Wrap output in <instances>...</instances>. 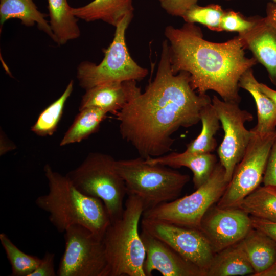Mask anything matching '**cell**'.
I'll return each instance as SVG.
<instances>
[{"instance_id":"obj_1","label":"cell","mask_w":276,"mask_h":276,"mask_svg":"<svg viewBox=\"0 0 276 276\" xmlns=\"http://www.w3.org/2000/svg\"><path fill=\"white\" fill-rule=\"evenodd\" d=\"M211 102L206 94L192 88L189 73H173L166 39L154 79L115 116L122 138L148 159L170 151L173 133L197 124L201 109Z\"/></svg>"},{"instance_id":"obj_2","label":"cell","mask_w":276,"mask_h":276,"mask_svg":"<svg viewBox=\"0 0 276 276\" xmlns=\"http://www.w3.org/2000/svg\"><path fill=\"white\" fill-rule=\"evenodd\" d=\"M164 35L174 74L189 73L191 85L198 94L213 90L223 101L239 104V80L258 62L245 56L238 36L224 42L209 41L199 27L188 22L179 28L166 26Z\"/></svg>"},{"instance_id":"obj_3","label":"cell","mask_w":276,"mask_h":276,"mask_svg":"<svg viewBox=\"0 0 276 276\" xmlns=\"http://www.w3.org/2000/svg\"><path fill=\"white\" fill-rule=\"evenodd\" d=\"M49 192L38 196L36 205L48 213L49 220L57 231L64 233L75 224L83 225L101 237L111 223L103 201L78 190L66 175L44 167Z\"/></svg>"},{"instance_id":"obj_4","label":"cell","mask_w":276,"mask_h":276,"mask_svg":"<svg viewBox=\"0 0 276 276\" xmlns=\"http://www.w3.org/2000/svg\"><path fill=\"white\" fill-rule=\"evenodd\" d=\"M127 195L122 216L110 223L103 236L106 276H145L146 252L139 232L145 209L139 197Z\"/></svg>"},{"instance_id":"obj_5","label":"cell","mask_w":276,"mask_h":276,"mask_svg":"<svg viewBox=\"0 0 276 276\" xmlns=\"http://www.w3.org/2000/svg\"><path fill=\"white\" fill-rule=\"evenodd\" d=\"M114 167L125 182L127 195L139 197L145 210L178 198L190 179L167 166L150 164L140 156L116 160Z\"/></svg>"},{"instance_id":"obj_6","label":"cell","mask_w":276,"mask_h":276,"mask_svg":"<svg viewBox=\"0 0 276 276\" xmlns=\"http://www.w3.org/2000/svg\"><path fill=\"white\" fill-rule=\"evenodd\" d=\"M115 161L109 154L91 152L65 175L81 192L103 201L111 222L122 216L127 194L125 182L116 170Z\"/></svg>"},{"instance_id":"obj_7","label":"cell","mask_w":276,"mask_h":276,"mask_svg":"<svg viewBox=\"0 0 276 276\" xmlns=\"http://www.w3.org/2000/svg\"><path fill=\"white\" fill-rule=\"evenodd\" d=\"M133 15H127L116 26L113 40L104 51V58L99 64L88 61L79 64L76 77L82 88L114 82L139 81L147 76L148 69L131 57L126 42V32Z\"/></svg>"},{"instance_id":"obj_8","label":"cell","mask_w":276,"mask_h":276,"mask_svg":"<svg viewBox=\"0 0 276 276\" xmlns=\"http://www.w3.org/2000/svg\"><path fill=\"white\" fill-rule=\"evenodd\" d=\"M228 184L224 169L218 162L209 179L195 192L147 209L142 217L199 229L203 216L218 202Z\"/></svg>"},{"instance_id":"obj_9","label":"cell","mask_w":276,"mask_h":276,"mask_svg":"<svg viewBox=\"0 0 276 276\" xmlns=\"http://www.w3.org/2000/svg\"><path fill=\"white\" fill-rule=\"evenodd\" d=\"M64 233L65 249L57 275L106 276L103 237L79 224L70 226Z\"/></svg>"},{"instance_id":"obj_10","label":"cell","mask_w":276,"mask_h":276,"mask_svg":"<svg viewBox=\"0 0 276 276\" xmlns=\"http://www.w3.org/2000/svg\"><path fill=\"white\" fill-rule=\"evenodd\" d=\"M275 137L276 132L266 135H260L254 132L223 195L217 203L218 206L235 207L260 186Z\"/></svg>"},{"instance_id":"obj_11","label":"cell","mask_w":276,"mask_h":276,"mask_svg":"<svg viewBox=\"0 0 276 276\" xmlns=\"http://www.w3.org/2000/svg\"><path fill=\"white\" fill-rule=\"evenodd\" d=\"M212 104L224 131L217 153L224 169L225 179L229 182L254 134L251 130L245 127V123L251 121L254 118L250 112L240 108L239 103L221 100L215 95Z\"/></svg>"},{"instance_id":"obj_12","label":"cell","mask_w":276,"mask_h":276,"mask_svg":"<svg viewBox=\"0 0 276 276\" xmlns=\"http://www.w3.org/2000/svg\"><path fill=\"white\" fill-rule=\"evenodd\" d=\"M142 229L166 243L200 268L206 276L214 252L202 233L196 228L142 217Z\"/></svg>"},{"instance_id":"obj_13","label":"cell","mask_w":276,"mask_h":276,"mask_svg":"<svg viewBox=\"0 0 276 276\" xmlns=\"http://www.w3.org/2000/svg\"><path fill=\"white\" fill-rule=\"evenodd\" d=\"M250 216L237 207L213 205L199 227L214 253L241 241L252 228Z\"/></svg>"},{"instance_id":"obj_14","label":"cell","mask_w":276,"mask_h":276,"mask_svg":"<svg viewBox=\"0 0 276 276\" xmlns=\"http://www.w3.org/2000/svg\"><path fill=\"white\" fill-rule=\"evenodd\" d=\"M266 16H256L253 26L239 34L244 48L250 50L258 63L266 70L271 82L276 86V3H267Z\"/></svg>"},{"instance_id":"obj_15","label":"cell","mask_w":276,"mask_h":276,"mask_svg":"<svg viewBox=\"0 0 276 276\" xmlns=\"http://www.w3.org/2000/svg\"><path fill=\"white\" fill-rule=\"evenodd\" d=\"M140 236L146 252L145 276L152 275L155 270L163 276H205L200 268L165 242L142 229Z\"/></svg>"},{"instance_id":"obj_16","label":"cell","mask_w":276,"mask_h":276,"mask_svg":"<svg viewBox=\"0 0 276 276\" xmlns=\"http://www.w3.org/2000/svg\"><path fill=\"white\" fill-rule=\"evenodd\" d=\"M136 81L114 82L85 90L79 110L94 107L116 115L139 92Z\"/></svg>"},{"instance_id":"obj_17","label":"cell","mask_w":276,"mask_h":276,"mask_svg":"<svg viewBox=\"0 0 276 276\" xmlns=\"http://www.w3.org/2000/svg\"><path fill=\"white\" fill-rule=\"evenodd\" d=\"M146 162L173 168H188L193 173V181L196 189L209 179L217 164V159L212 153H196L185 151L150 158Z\"/></svg>"},{"instance_id":"obj_18","label":"cell","mask_w":276,"mask_h":276,"mask_svg":"<svg viewBox=\"0 0 276 276\" xmlns=\"http://www.w3.org/2000/svg\"><path fill=\"white\" fill-rule=\"evenodd\" d=\"M239 86L247 91L253 97L257 110V123L251 130L260 135L276 132V107L273 101L259 87L252 68L241 77Z\"/></svg>"},{"instance_id":"obj_19","label":"cell","mask_w":276,"mask_h":276,"mask_svg":"<svg viewBox=\"0 0 276 276\" xmlns=\"http://www.w3.org/2000/svg\"><path fill=\"white\" fill-rule=\"evenodd\" d=\"M78 19L86 22L102 20L113 27L127 15L134 14L133 0H93L87 5L72 7Z\"/></svg>"},{"instance_id":"obj_20","label":"cell","mask_w":276,"mask_h":276,"mask_svg":"<svg viewBox=\"0 0 276 276\" xmlns=\"http://www.w3.org/2000/svg\"><path fill=\"white\" fill-rule=\"evenodd\" d=\"M241 241L253 276H260L276 261V241L263 232L253 227Z\"/></svg>"},{"instance_id":"obj_21","label":"cell","mask_w":276,"mask_h":276,"mask_svg":"<svg viewBox=\"0 0 276 276\" xmlns=\"http://www.w3.org/2000/svg\"><path fill=\"white\" fill-rule=\"evenodd\" d=\"M254 274L241 241L215 253L206 272V276H253Z\"/></svg>"},{"instance_id":"obj_22","label":"cell","mask_w":276,"mask_h":276,"mask_svg":"<svg viewBox=\"0 0 276 276\" xmlns=\"http://www.w3.org/2000/svg\"><path fill=\"white\" fill-rule=\"evenodd\" d=\"M49 15L39 11L33 0H0V25L11 19L20 20L26 27H33L35 23L38 28L54 41V36L49 21L45 19Z\"/></svg>"},{"instance_id":"obj_23","label":"cell","mask_w":276,"mask_h":276,"mask_svg":"<svg viewBox=\"0 0 276 276\" xmlns=\"http://www.w3.org/2000/svg\"><path fill=\"white\" fill-rule=\"evenodd\" d=\"M48 9L54 42L64 45L80 37L78 18L73 13L67 0H48Z\"/></svg>"},{"instance_id":"obj_24","label":"cell","mask_w":276,"mask_h":276,"mask_svg":"<svg viewBox=\"0 0 276 276\" xmlns=\"http://www.w3.org/2000/svg\"><path fill=\"white\" fill-rule=\"evenodd\" d=\"M235 207L251 217L276 222V187L259 186Z\"/></svg>"},{"instance_id":"obj_25","label":"cell","mask_w":276,"mask_h":276,"mask_svg":"<svg viewBox=\"0 0 276 276\" xmlns=\"http://www.w3.org/2000/svg\"><path fill=\"white\" fill-rule=\"evenodd\" d=\"M107 113L102 109L94 107L79 110L62 139L60 146L80 142L96 132Z\"/></svg>"},{"instance_id":"obj_26","label":"cell","mask_w":276,"mask_h":276,"mask_svg":"<svg viewBox=\"0 0 276 276\" xmlns=\"http://www.w3.org/2000/svg\"><path fill=\"white\" fill-rule=\"evenodd\" d=\"M200 121L202 124L201 132L187 145L185 151L196 153H212L217 147L215 135L220 128V123L212 102L201 109Z\"/></svg>"},{"instance_id":"obj_27","label":"cell","mask_w":276,"mask_h":276,"mask_svg":"<svg viewBox=\"0 0 276 276\" xmlns=\"http://www.w3.org/2000/svg\"><path fill=\"white\" fill-rule=\"evenodd\" d=\"M74 81L71 80L62 94L39 114L31 130L40 136H51L57 130L62 116L66 101L73 92Z\"/></svg>"},{"instance_id":"obj_28","label":"cell","mask_w":276,"mask_h":276,"mask_svg":"<svg viewBox=\"0 0 276 276\" xmlns=\"http://www.w3.org/2000/svg\"><path fill=\"white\" fill-rule=\"evenodd\" d=\"M0 242L11 266V276H29L40 263L41 259L21 251L4 233Z\"/></svg>"},{"instance_id":"obj_29","label":"cell","mask_w":276,"mask_h":276,"mask_svg":"<svg viewBox=\"0 0 276 276\" xmlns=\"http://www.w3.org/2000/svg\"><path fill=\"white\" fill-rule=\"evenodd\" d=\"M225 12L218 4L201 6L197 4L190 8L181 16L185 22L198 23L211 31L221 32V21Z\"/></svg>"},{"instance_id":"obj_30","label":"cell","mask_w":276,"mask_h":276,"mask_svg":"<svg viewBox=\"0 0 276 276\" xmlns=\"http://www.w3.org/2000/svg\"><path fill=\"white\" fill-rule=\"evenodd\" d=\"M256 16L247 18L239 12L225 10L221 21L222 31L235 32L239 34L249 30L254 25Z\"/></svg>"},{"instance_id":"obj_31","label":"cell","mask_w":276,"mask_h":276,"mask_svg":"<svg viewBox=\"0 0 276 276\" xmlns=\"http://www.w3.org/2000/svg\"><path fill=\"white\" fill-rule=\"evenodd\" d=\"M161 7L169 15L181 17L198 0H158Z\"/></svg>"},{"instance_id":"obj_32","label":"cell","mask_w":276,"mask_h":276,"mask_svg":"<svg viewBox=\"0 0 276 276\" xmlns=\"http://www.w3.org/2000/svg\"><path fill=\"white\" fill-rule=\"evenodd\" d=\"M262 182L264 186L276 187V137L269 154Z\"/></svg>"},{"instance_id":"obj_33","label":"cell","mask_w":276,"mask_h":276,"mask_svg":"<svg viewBox=\"0 0 276 276\" xmlns=\"http://www.w3.org/2000/svg\"><path fill=\"white\" fill-rule=\"evenodd\" d=\"M55 254L46 251L38 266L29 276H55Z\"/></svg>"},{"instance_id":"obj_34","label":"cell","mask_w":276,"mask_h":276,"mask_svg":"<svg viewBox=\"0 0 276 276\" xmlns=\"http://www.w3.org/2000/svg\"><path fill=\"white\" fill-rule=\"evenodd\" d=\"M252 227L266 233L276 241V222L251 217Z\"/></svg>"},{"instance_id":"obj_35","label":"cell","mask_w":276,"mask_h":276,"mask_svg":"<svg viewBox=\"0 0 276 276\" xmlns=\"http://www.w3.org/2000/svg\"><path fill=\"white\" fill-rule=\"evenodd\" d=\"M259 87L265 94L273 101L276 107V90L263 83L259 82Z\"/></svg>"},{"instance_id":"obj_36","label":"cell","mask_w":276,"mask_h":276,"mask_svg":"<svg viewBox=\"0 0 276 276\" xmlns=\"http://www.w3.org/2000/svg\"><path fill=\"white\" fill-rule=\"evenodd\" d=\"M260 276H276V261L270 268L261 273Z\"/></svg>"},{"instance_id":"obj_37","label":"cell","mask_w":276,"mask_h":276,"mask_svg":"<svg viewBox=\"0 0 276 276\" xmlns=\"http://www.w3.org/2000/svg\"><path fill=\"white\" fill-rule=\"evenodd\" d=\"M225 1H231V0H225ZM272 2L276 3V0H272Z\"/></svg>"}]
</instances>
